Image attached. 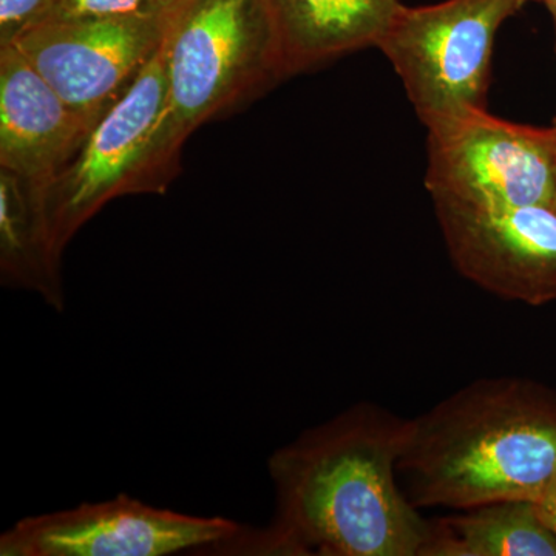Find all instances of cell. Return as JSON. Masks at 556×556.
<instances>
[{
    "instance_id": "ffe728a7",
    "label": "cell",
    "mask_w": 556,
    "mask_h": 556,
    "mask_svg": "<svg viewBox=\"0 0 556 556\" xmlns=\"http://www.w3.org/2000/svg\"><path fill=\"white\" fill-rule=\"evenodd\" d=\"M555 126H556V119H555Z\"/></svg>"
},
{
    "instance_id": "ba28073f",
    "label": "cell",
    "mask_w": 556,
    "mask_h": 556,
    "mask_svg": "<svg viewBox=\"0 0 556 556\" xmlns=\"http://www.w3.org/2000/svg\"><path fill=\"white\" fill-rule=\"evenodd\" d=\"M167 24L169 10L42 22L10 47L20 50L73 109L102 118L155 56Z\"/></svg>"
},
{
    "instance_id": "9c48e42d",
    "label": "cell",
    "mask_w": 556,
    "mask_h": 556,
    "mask_svg": "<svg viewBox=\"0 0 556 556\" xmlns=\"http://www.w3.org/2000/svg\"><path fill=\"white\" fill-rule=\"evenodd\" d=\"M450 258L467 280L530 306L556 300V207L434 200Z\"/></svg>"
},
{
    "instance_id": "30bf717a",
    "label": "cell",
    "mask_w": 556,
    "mask_h": 556,
    "mask_svg": "<svg viewBox=\"0 0 556 556\" xmlns=\"http://www.w3.org/2000/svg\"><path fill=\"white\" fill-rule=\"evenodd\" d=\"M100 119L65 102L20 50L0 49V169L47 186Z\"/></svg>"
},
{
    "instance_id": "7a4b0ae2",
    "label": "cell",
    "mask_w": 556,
    "mask_h": 556,
    "mask_svg": "<svg viewBox=\"0 0 556 556\" xmlns=\"http://www.w3.org/2000/svg\"><path fill=\"white\" fill-rule=\"evenodd\" d=\"M416 507L535 501L556 475V393L484 378L412 419L397 463Z\"/></svg>"
},
{
    "instance_id": "5bb4252c",
    "label": "cell",
    "mask_w": 556,
    "mask_h": 556,
    "mask_svg": "<svg viewBox=\"0 0 556 556\" xmlns=\"http://www.w3.org/2000/svg\"><path fill=\"white\" fill-rule=\"evenodd\" d=\"M153 10L152 0H58L50 21L112 20L137 16Z\"/></svg>"
},
{
    "instance_id": "d6986e66",
    "label": "cell",
    "mask_w": 556,
    "mask_h": 556,
    "mask_svg": "<svg viewBox=\"0 0 556 556\" xmlns=\"http://www.w3.org/2000/svg\"><path fill=\"white\" fill-rule=\"evenodd\" d=\"M554 126H555V124H554ZM555 127H556V126H555ZM554 206L556 207V197H555V203H554Z\"/></svg>"
},
{
    "instance_id": "5b68a950",
    "label": "cell",
    "mask_w": 556,
    "mask_h": 556,
    "mask_svg": "<svg viewBox=\"0 0 556 556\" xmlns=\"http://www.w3.org/2000/svg\"><path fill=\"white\" fill-rule=\"evenodd\" d=\"M530 0H444L401 5L378 42L416 115L434 126L485 109L496 33Z\"/></svg>"
},
{
    "instance_id": "6da1fadb",
    "label": "cell",
    "mask_w": 556,
    "mask_h": 556,
    "mask_svg": "<svg viewBox=\"0 0 556 556\" xmlns=\"http://www.w3.org/2000/svg\"><path fill=\"white\" fill-rule=\"evenodd\" d=\"M412 419L358 402L270 455L276 517L215 554L419 556L428 521L397 484Z\"/></svg>"
},
{
    "instance_id": "8992f818",
    "label": "cell",
    "mask_w": 556,
    "mask_h": 556,
    "mask_svg": "<svg viewBox=\"0 0 556 556\" xmlns=\"http://www.w3.org/2000/svg\"><path fill=\"white\" fill-rule=\"evenodd\" d=\"M433 200L473 206H554L556 127L538 129L471 109L428 127Z\"/></svg>"
},
{
    "instance_id": "ac0fdd59",
    "label": "cell",
    "mask_w": 556,
    "mask_h": 556,
    "mask_svg": "<svg viewBox=\"0 0 556 556\" xmlns=\"http://www.w3.org/2000/svg\"><path fill=\"white\" fill-rule=\"evenodd\" d=\"M540 2L547 7L548 13H551L552 20H554L556 33V0H540Z\"/></svg>"
},
{
    "instance_id": "52a82bcc",
    "label": "cell",
    "mask_w": 556,
    "mask_h": 556,
    "mask_svg": "<svg viewBox=\"0 0 556 556\" xmlns=\"http://www.w3.org/2000/svg\"><path fill=\"white\" fill-rule=\"evenodd\" d=\"M243 526L119 495L22 519L0 536L2 556H163L212 551Z\"/></svg>"
},
{
    "instance_id": "9a60e30c",
    "label": "cell",
    "mask_w": 556,
    "mask_h": 556,
    "mask_svg": "<svg viewBox=\"0 0 556 556\" xmlns=\"http://www.w3.org/2000/svg\"><path fill=\"white\" fill-rule=\"evenodd\" d=\"M58 0H0V49L13 46L24 33L42 24Z\"/></svg>"
},
{
    "instance_id": "e0dca14e",
    "label": "cell",
    "mask_w": 556,
    "mask_h": 556,
    "mask_svg": "<svg viewBox=\"0 0 556 556\" xmlns=\"http://www.w3.org/2000/svg\"><path fill=\"white\" fill-rule=\"evenodd\" d=\"M177 2L178 0H152V7L156 11L169 10Z\"/></svg>"
},
{
    "instance_id": "8fae6325",
    "label": "cell",
    "mask_w": 556,
    "mask_h": 556,
    "mask_svg": "<svg viewBox=\"0 0 556 556\" xmlns=\"http://www.w3.org/2000/svg\"><path fill=\"white\" fill-rule=\"evenodd\" d=\"M287 75L378 47L399 0H268Z\"/></svg>"
},
{
    "instance_id": "3957f363",
    "label": "cell",
    "mask_w": 556,
    "mask_h": 556,
    "mask_svg": "<svg viewBox=\"0 0 556 556\" xmlns=\"http://www.w3.org/2000/svg\"><path fill=\"white\" fill-rule=\"evenodd\" d=\"M164 54L170 129L181 148L201 124L288 76L268 0H178Z\"/></svg>"
},
{
    "instance_id": "4fadbf2b",
    "label": "cell",
    "mask_w": 556,
    "mask_h": 556,
    "mask_svg": "<svg viewBox=\"0 0 556 556\" xmlns=\"http://www.w3.org/2000/svg\"><path fill=\"white\" fill-rule=\"evenodd\" d=\"M419 556H556L533 501H500L428 521Z\"/></svg>"
},
{
    "instance_id": "7c38bea8",
    "label": "cell",
    "mask_w": 556,
    "mask_h": 556,
    "mask_svg": "<svg viewBox=\"0 0 556 556\" xmlns=\"http://www.w3.org/2000/svg\"><path fill=\"white\" fill-rule=\"evenodd\" d=\"M42 188L0 169V273L3 283L36 292L62 311L61 255L51 241Z\"/></svg>"
},
{
    "instance_id": "2e32d148",
    "label": "cell",
    "mask_w": 556,
    "mask_h": 556,
    "mask_svg": "<svg viewBox=\"0 0 556 556\" xmlns=\"http://www.w3.org/2000/svg\"><path fill=\"white\" fill-rule=\"evenodd\" d=\"M538 514L556 536V475L535 501Z\"/></svg>"
},
{
    "instance_id": "277c9868",
    "label": "cell",
    "mask_w": 556,
    "mask_h": 556,
    "mask_svg": "<svg viewBox=\"0 0 556 556\" xmlns=\"http://www.w3.org/2000/svg\"><path fill=\"white\" fill-rule=\"evenodd\" d=\"M181 146L169 123L164 40L134 86L104 113L67 167L42 188L58 254L110 201L163 193L179 172Z\"/></svg>"
}]
</instances>
